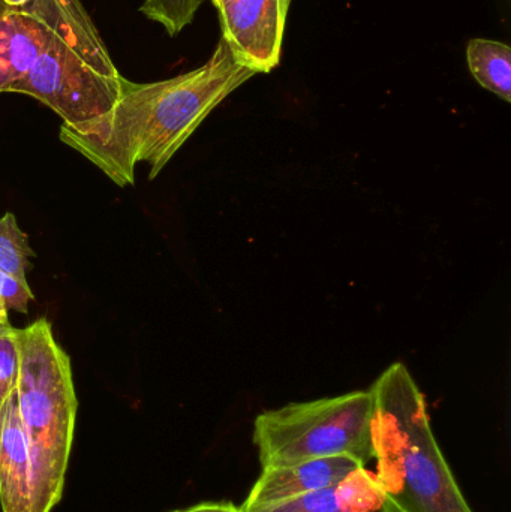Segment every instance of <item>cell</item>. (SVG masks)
Wrapping results in <instances>:
<instances>
[{
    "label": "cell",
    "mask_w": 511,
    "mask_h": 512,
    "mask_svg": "<svg viewBox=\"0 0 511 512\" xmlns=\"http://www.w3.org/2000/svg\"><path fill=\"white\" fill-rule=\"evenodd\" d=\"M8 6H12V8H23V6L29 5L33 0H3Z\"/></svg>",
    "instance_id": "17"
},
{
    "label": "cell",
    "mask_w": 511,
    "mask_h": 512,
    "mask_svg": "<svg viewBox=\"0 0 511 512\" xmlns=\"http://www.w3.org/2000/svg\"><path fill=\"white\" fill-rule=\"evenodd\" d=\"M242 512H393L386 495L378 484L377 477L366 468L351 472L345 480L305 493L296 498L260 507L240 510Z\"/></svg>",
    "instance_id": "10"
},
{
    "label": "cell",
    "mask_w": 511,
    "mask_h": 512,
    "mask_svg": "<svg viewBox=\"0 0 511 512\" xmlns=\"http://www.w3.org/2000/svg\"><path fill=\"white\" fill-rule=\"evenodd\" d=\"M32 248L26 234L20 230L14 213H6L0 218V270L9 276L26 280L32 264Z\"/></svg>",
    "instance_id": "12"
},
{
    "label": "cell",
    "mask_w": 511,
    "mask_h": 512,
    "mask_svg": "<svg viewBox=\"0 0 511 512\" xmlns=\"http://www.w3.org/2000/svg\"><path fill=\"white\" fill-rule=\"evenodd\" d=\"M173 512H242L236 505L231 502H204V504L194 505V507L186 508Z\"/></svg>",
    "instance_id": "16"
},
{
    "label": "cell",
    "mask_w": 511,
    "mask_h": 512,
    "mask_svg": "<svg viewBox=\"0 0 511 512\" xmlns=\"http://www.w3.org/2000/svg\"><path fill=\"white\" fill-rule=\"evenodd\" d=\"M291 0H233L218 9L222 41L246 68L269 74L281 62Z\"/></svg>",
    "instance_id": "6"
},
{
    "label": "cell",
    "mask_w": 511,
    "mask_h": 512,
    "mask_svg": "<svg viewBox=\"0 0 511 512\" xmlns=\"http://www.w3.org/2000/svg\"><path fill=\"white\" fill-rule=\"evenodd\" d=\"M35 298L27 280L17 279L0 270V303L6 310H15L18 313L29 312V303Z\"/></svg>",
    "instance_id": "15"
},
{
    "label": "cell",
    "mask_w": 511,
    "mask_h": 512,
    "mask_svg": "<svg viewBox=\"0 0 511 512\" xmlns=\"http://www.w3.org/2000/svg\"><path fill=\"white\" fill-rule=\"evenodd\" d=\"M74 2L33 0L12 8L0 0V95L29 72Z\"/></svg>",
    "instance_id": "7"
},
{
    "label": "cell",
    "mask_w": 511,
    "mask_h": 512,
    "mask_svg": "<svg viewBox=\"0 0 511 512\" xmlns=\"http://www.w3.org/2000/svg\"><path fill=\"white\" fill-rule=\"evenodd\" d=\"M0 504L3 512H33L29 442L15 391L0 409Z\"/></svg>",
    "instance_id": "9"
},
{
    "label": "cell",
    "mask_w": 511,
    "mask_h": 512,
    "mask_svg": "<svg viewBox=\"0 0 511 512\" xmlns=\"http://www.w3.org/2000/svg\"><path fill=\"white\" fill-rule=\"evenodd\" d=\"M467 60L480 86L503 101H511V50L503 42L476 38L468 42Z\"/></svg>",
    "instance_id": "11"
},
{
    "label": "cell",
    "mask_w": 511,
    "mask_h": 512,
    "mask_svg": "<svg viewBox=\"0 0 511 512\" xmlns=\"http://www.w3.org/2000/svg\"><path fill=\"white\" fill-rule=\"evenodd\" d=\"M233 2V0H212L213 5H215L216 9L221 8V6L227 5V3Z\"/></svg>",
    "instance_id": "19"
},
{
    "label": "cell",
    "mask_w": 511,
    "mask_h": 512,
    "mask_svg": "<svg viewBox=\"0 0 511 512\" xmlns=\"http://www.w3.org/2000/svg\"><path fill=\"white\" fill-rule=\"evenodd\" d=\"M125 83L86 9L75 0L32 68L6 93L32 96L62 117L63 125H80L108 113Z\"/></svg>",
    "instance_id": "4"
},
{
    "label": "cell",
    "mask_w": 511,
    "mask_h": 512,
    "mask_svg": "<svg viewBox=\"0 0 511 512\" xmlns=\"http://www.w3.org/2000/svg\"><path fill=\"white\" fill-rule=\"evenodd\" d=\"M17 343L15 393L29 442L33 512H51L62 499L77 420L71 360L45 318L17 328Z\"/></svg>",
    "instance_id": "3"
},
{
    "label": "cell",
    "mask_w": 511,
    "mask_h": 512,
    "mask_svg": "<svg viewBox=\"0 0 511 512\" xmlns=\"http://www.w3.org/2000/svg\"><path fill=\"white\" fill-rule=\"evenodd\" d=\"M8 310H6V307L3 306L2 303H0V325H6L9 324L8 322Z\"/></svg>",
    "instance_id": "18"
},
{
    "label": "cell",
    "mask_w": 511,
    "mask_h": 512,
    "mask_svg": "<svg viewBox=\"0 0 511 512\" xmlns=\"http://www.w3.org/2000/svg\"><path fill=\"white\" fill-rule=\"evenodd\" d=\"M365 468L351 457H326L291 466L263 469L240 510L260 507L326 489L345 480L351 472Z\"/></svg>",
    "instance_id": "8"
},
{
    "label": "cell",
    "mask_w": 511,
    "mask_h": 512,
    "mask_svg": "<svg viewBox=\"0 0 511 512\" xmlns=\"http://www.w3.org/2000/svg\"><path fill=\"white\" fill-rule=\"evenodd\" d=\"M377 481L396 512H473L432 432L425 396L392 364L371 387Z\"/></svg>",
    "instance_id": "2"
},
{
    "label": "cell",
    "mask_w": 511,
    "mask_h": 512,
    "mask_svg": "<svg viewBox=\"0 0 511 512\" xmlns=\"http://www.w3.org/2000/svg\"><path fill=\"white\" fill-rule=\"evenodd\" d=\"M255 75L221 39L200 68L156 83L126 80L108 113L60 126V141L120 188L134 185L135 168L143 162L155 179L206 117Z\"/></svg>",
    "instance_id": "1"
},
{
    "label": "cell",
    "mask_w": 511,
    "mask_h": 512,
    "mask_svg": "<svg viewBox=\"0 0 511 512\" xmlns=\"http://www.w3.org/2000/svg\"><path fill=\"white\" fill-rule=\"evenodd\" d=\"M371 390L290 403L255 418L254 444L263 469L326 457L374 460Z\"/></svg>",
    "instance_id": "5"
},
{
    "label": "cell",
    "mask_w": 511,
    "mask_h": 512,
    "mask_svg": "<svg viewBox=\"0 0 511 512\" xmlns=\"http://www.w3.org/2000/svg\"><path fill=\"white\" fill-rule=\"evenodd\" d=\"M203 0H144L140 11L176 36L192 23Z\"/></svg>",
    "instance_id": "13"
},
{
    "label": "cell",
    "mask_w": 511,
    "mask_h": 512,
    "mask_svg": "<svg viewBox=\"0 0 511 512\" xmlns=\"http://www.w3.org/2000/svg\"><path fill=\"white\" fill-rule=\"evenodd\" d=\"M20 372V354H18L17 328L0 325V409L17 388Z\"/></svg>",
    "instance_id": "14"
}]
</instances>
